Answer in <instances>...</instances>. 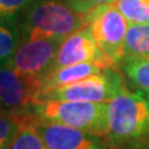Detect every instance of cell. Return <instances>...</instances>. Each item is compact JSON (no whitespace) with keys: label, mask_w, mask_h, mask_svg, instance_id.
Returning a JSON list of instances; mask_svg holds the SVG:
<instances>
[{"label":"cell","mask_w":149,"mask_h":149,"mask_svg":"<svg viewBox=\"0 0 149 149\" xmlns=\"http://www.w3.org/2000/svg\"><path fill=\"white\" fill-rule=\"evenodd\" d=\"M106 123L113 149L130 146L149 136V101L141 91H123L107 102Z\"/></svg>","instance_id":"cell-2"},{"label":"cell","mask_w":149,"mask_h":149,"mask_svg":"<svg viewBox=\"0 0 149 149\" xmlns=\"http://www.w3.org/2000/svg\"><path fill=\"white\" fill-rule=\"evenodd\" d=\"M128 85L122 72L116 66L103 68L101 72L93 73L80 81L51 90L41 91L34 101H73L107 103L123 91Z\"/></svg>","instance_id":"cell-4"},{"label":"cell","mask_w":149,"mask_h":149,"mask_svg":"<svg viewBox=\"0 0 149 149\" xmlns=\"http://www.w3.org/2000/svg\"><path fill=\"white\" fill-rule=\"evenodd\" d=\"M39 91L40 85L21 76L9 63L0 66V111L26 116Z\"/></svg>","instance_id":"cell-8"},{"label":"cell","mask_w":149,"mask_h":149,"mask_svg":"<svg viewBox=\"0 0 149 149\" xmlns=\"http://www.w3.org/2000/svg\"><path fill=\"white\" fill-rule=\"evenodd\" d=\"M141 92L143 93V95H144V96H146V97H147V100L149 101V91H141Z\"/></svg>","instance_id":"cell-21"},{"label":"cell","mask_w":149,"mask_h":149,"mask_svg":"<svg viewBox=\"0 0 149 149\" xmlns=\"http://www.w3.org/2000/svg\"><path fill=\"white\" fill-rule=\"evenodd\" d=\"M0 149H10V143H3V144H0Z\"/></svg>","instance_id":"cell-20"},{"label":"cell","mask_w":149,"mask_h":149,"mask_svg":"<svg viewBox=\"0 0 149 149\" xmlns=\"http://www.w3.org/2000/svg\"><path fill=\"white\" fill-rule=\"evenodd\" d=\"M82 62H100L104 65H112L93 39L88 24L70 34L62 40L51 71Z\"/></svg>","instance_id":"cell-9"},{"label":"cell","mask_w":149,"mask_h":149,"mask_svg":"<svg viewBox=\"0 0 149 149\" xmlns=\"http://www.w3.org/2000/svg\"><path fill=\"white\" fill-rule=\"evenodd\" d=\"M113 4L129 24H149V0H116Z\"/></svg>","instance_id":"cell-15"},{"label":"cell","mask_w":149,"mask_h":149,"mask_svg":"<svg viewBox=\"0 0 149 149\" xmlns=\"http://www.w3.org/2000/svg\"><path fill=\"white\" fill-rule=\"evenodd\" d=\"M109 66H112V65H104L100 62H82V63H74V65H70V66L54 70L41 82V87L39 92L80 81L82 78L91 76L93 73L101 72L103 68Z\"/></svg>","instance_id":"cell-10"},{"label":"cell","mask_w":149,"mask_h":149,"mask_svg":"<svg viewBox=\"0 0 149 149\" xmlns=\"http://www.w3.org/2000/svg\"><path fill=\"white\" fill-rule=\"evenodd\" d=\"M49 149H113L104 137L83 129L31 118Z\"/></svg>","instance_id":"cell-7"},{"label":"cell","mask_w":149,"mask_h":149,"mask_svg":"<svg viewBox=\"0 0 149 149\" xmlns=\"http://www.w3.org/2000/svg\"><path fill=\"white\" fill-rule=\"evenodd\" d=\"M118 70L134 91H149V57L125 56L120 60Z\"/></svg>","instance_id":"cell-11"},{"label":"cell","mask_w":149,"mask_h":149,"mask_svg":"<svg viewBox=\"0 0 149 149\" xmlns=\"http://www.w3.org/2000/svg\"><path fill=\"white\" fill-rule=\"evenodd\" d=\"M34 1L36 0H0V17L17 19Z\"/></svg>","instance_id":"cell-17"},{"label":"cell","mask_w":149,"mask_h":149,"mask_svg":"<svg viewBox=\"0 0 149 149\" xmlns=\"http://www.w3.org/2000/svg\"><path fill=\"white\" fill-rule=\"evenodd\" d=\"M88 14L78 11L67 0H36L17 17L20 39H65L88 24Z\"/></svg>","instance_id":"cell-1"},{"label":"cell","mask_w":149,"mask_h":149,"mask_svg":"<svg viewBox=\"0 0 149 149\" xmlns=\"http://www.w3.org/2000/svg\"><path fill=\"white\" fill-rule=\"evenodd\" d=\"M107 103L73 101H32L26 112L42 122L83 129L106 138Z\"/></svg>","instance_id":"cell-3"},{"label":"cell","mask_w":149,"mask_h":149,"mask_svg":"<svg viewBox=\"0 0 149 149\" xmlns=\"http://www.w3.org/2000/svg\"><path fill=\"white\" fill-rule=\"evenodd\" d=\"M67 1L78 11L90 13L92 9L106 4H113L116 0H67Z\"/></svg>","instance_id":"cell-18"},{"label":"cell","mask_w":149,"mask_h":149,"mask_svg":"<svg viewBox=\"0 0 149 149\" xmlns=\"http://www.w3.org/2000/svg\"><path fill=\"white\" fill-rule=\"evenodd\" d=\"M123 149H149V136L139 139V141L132 143L130 146L125 147Z\"/></svg>","instance_id":"cell-19"},{"label":"cell","mask_w":149,"mask_h":149,"mask_svg":"<svg viewBox=\"0 0 149 149\" xmlns=\"http://www.w3.org/2000/svg\"><path fill=\"white\" fill-rule=\"evenodd\" d=\"M24 117L0 111V144L11 142Z\"/></svg>","instance_id":"cell-16"},{"label":"cell","mask_w":149,"mask_h":149,"mask_svg":"<svg viewBox=\"0 0 149 149\" xmlns=\"http://www.w3.org/2000/svg\"><path fill=\"white\" fill-rule=\"evenodd\" d=\"M10 149H49L32 124L29 116H25L15 136L10 142Z\"/></svg>","instance_id":"cell-14"},{"label":"cell","mask_w":149,"mask_h":149,"mask_svg":"<svg viewBox=\"0 0 149 149\" xmlns=\"http://www.w3.org/2000/svg\"><path fill=\"white\" fill-rule=\"evenodd\" d=\"M20 41L17 19L0 17V66L9 63Z\"/></svg>","instance_id":"cell-13"},{"label":"cell","mask_w":149,"mask_h":149,"mask_svg":"<svg viewBox=\"0 0 149 149\" xmlns=\"http://www.w3.org/2000/svg\"><path fill=\"white\" fill-rule=\"evenodd\" d=\"M63 39L36 37L20 41L9 65L27 80L40 85L51 72Z\"/></svg>","instance_id":"cell-6"},{"label":"cell","mask_w":149,"mask_h":149,"mask_svg":"<svg viewBox=\"0 0 149 149\" xmlns=\"http://www.w3.org/2000/svg\"><path fill=\"white\" fill-rule=\"evenodd\" d=\"M149 57V24H129L123 45V57Z\"/></svg>","instance_id":"cell-12"},{"label":"cell","mask_w":149,"mask_h":149,"mask_svg":"<svg viewBox=\"0 0 149 149\" xmlns=\"http://www.w3.org/2000/svg\"><path fill=\"white\" fill-rule=\"evenodd\" d=\"M93 39L112 65L118 67L123 58V45L128 21L114 4L97 6L88 14Z\"/></svg>","instance_id":"cell-5"}]
</instances>
